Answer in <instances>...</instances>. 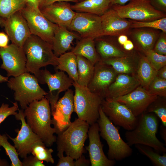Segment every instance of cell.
<instances>
[{
  "label": "cell",
  "mask_w": 166,
  "mask_h": 166,
  "mask_svg": "<svg viewBox=\"0 0 166 166\" xmlns=\"http://www.w3.org/2000/svg\"><path fill=\"white\" fill-rule=\"evenodd\" d=\"M24 113L27 123L32 131L40 138L47 147H50L56 142L57 133L55 128H52L50 105L45 97L35 100L25 109Z\"/></svg>",
  "instance_id": "cell-1"
},
{
  "label": "cell",
  "mask_w": 166,
  "mask_h": 166,
  "mask_svg": "<svg viewBox=\"0 0 166 166\" xmlns=\"http://www.w3.org/2000/svg\"><path fill=\"white\" fill-rule=\"evenodd\" d=\"M158 117L153 113H144L137 117L135 128L125 134L127 143L130 146L141 144L150 146L157 151L165 153V144L157 137Z\"/></svg>",
  "instance_id": "cell-2"
},
{
  "label": "cell",
  "mask_w": 166,
  "mask_h": 166,
  "mask_svg": "<svg viewBox=\"0 0 166 166\" xmlns=\"http://www.w3.org/2000/svg\"><path fill=\"white\" fill-rule=\"evenodd\" d=\"M89 126L86 122L77 118L57 134L56 142L59 158L64 156V152L75 160L82 155Z\"/></svg>",
  "instance_id": "cell-3"
},
{
  "label": "cell",
  "mask_w": 166,
  "mask_h": 166,
  "mask_svg": "<svg viewBox=\"0 0 166 166\" xmlns=\"http://www.w3.org/2000/svg\"><path fill=\"white\" fill-rule=\"evenodd\" d=\"M22 48L26 59V72L33 73L36 77L41 68L58 64L57 57L53 53L52 45L37 36L31 34Z\"/></svg>",
  "instance_id": "cell-4"
},
{
  "label": "cell",
  "mask_w": 166,
  "mask_h": 166,
  "mask_svg": "<svg viewBox=\"0 0 166 166\" xmlns=\"http://www.w3.org/2000/svg\"><path fill=\"white\" fill-rule=\"evenodd\" d=\"M99 113V118L97 122L100 135L106 140L108 146V158L119 161L130 156L132 149L122 139L118 129L103 112L101 106Z\"/></svg>",
  "instance_id": "cell-5"
},
{
  "label": "cell",
  "mask_w": 166,
  "mask_h": 166,
  "mask_svg": "<svg viewBox=\"0 0 166 166\" xmlns=\"http://www.w3.org/2000/svg\"><path fill=\"white\" fill-rule=\"evenodd\" d=\"M34 75L27 72L12 77L8 80L7 85L14 91V99L19 102L22 109L24 110L33 101L44 97L47 92L40 86Z\"/></svg>",
  "instance_id": "cell-6"
},
{
  "label": "cell",
  "mask_w": 166,
  "mask_h": 166,
  "mask_svg": "<svg viewBox=\"0 0 166 166\" xmlns=\"http://www.w3.org/2000/svg\"><path fill=\"white\" fill-rule=\"evenodd\" d=\"M74 112L79 119L90 125L97 122L99 118V109L102 99L99 95L90 91L87 87L74 82Z\"/></svg>",
  "instance_id": "cell-7"
},
{
  "label": "cell",
  "mask_w": 166,
  "mask_h": 166,
  "mask_svg": "<svg viewBox=\"0 0 166 166\" xmlns=\"http://www.w3.org/2000/svg\"><path fill=\"white\" fill-rule=\"evenodd\" d=\"M111 6L121 17L137 21H150L166 17L164 12L152 6L150 0H131L126 4Z\"/></svg>",
  "instance_id": "cell-8"
},
{
  "label": "cell",
  "mask_w": 166,
  "mask_h": 166,
  "mask_svg": "<svg viewBox=\"0 0 166 166\" xmlns=\"http://www.w3.org/2000/svg\"><path fill=\"white\" fill-rule=\"evenodd\" d=\"M36 77L38 82L46 84L48 86L49 91L45 97L49 102L52 114L58 100L60 93L69 89L74 81L64 71L56 70L55 73L52 74L46 69H40Z\"/></svg>",
  "instance_id": "cell-9"
},
{
  "label": "cell",
  "mask_w": 166,
  "mask_h": 166,
  "mask_svg": "<svg viewBox=\"0 0 166 166\" xmlns=\"http://www.w3.org/2000/svg\"><path fill=\"white\" fill-rule=\"evenodd\" d=\"M20 11L27 22L31 34L52 45L58 25L47 19L40 9H36L26 4Z\"/></svg>",
  "instance_id": "cell-10"
},
{
  "label": "cell",
  "mask_w": 166,
  "mask_h": 166,
  "mask_svg": "<svg viewBox=\"0 0 166 166\" xmlns=\"http://www.w3.org/2000/svg\"><path fill=\"white\" fill-rule=\"evenodd\" d=\"M101 107L105 115L115 125L122 127L127 131L133 130L137 121L131 111L125 105L113 99H102Z\"/></svg>",
  "instance_id": "cell-11"
},
{
  "label": "cell",
  "mask_w": 166,
  "mask_h": 166,
  "mask_svg": "<svg viewBox=\"0 0 166 166\" xmlns=\"http://www.w3.org/2000/svg\"><path fill=\"white\" fill-rule=\"evenodd\" d=\"M68 29L78 33L81 38L103 36L101 16L87 13L76 12Z\"/></svg>",
  "instance_id": "cell-12"
},
{
  "label": "cell",
  "mask_w": 166,
  "mask_h": 166,
  "mask_svg": "<svg viewBox=\"0 0 166 166\" xmlns=\"http://www.w3.org/2000/svg\"><path fill=\"white\" fill-rule=\"evenodd\" d=\"M2 63L1 68L5 70L8 77L26 73V59L23 48L12 43L5 48H0Z\"/></svg>",
  "instance_id": "cell-13"
},
{
  "label": "cell",
  "mask_w": 166,
  "mask_h": 166,
  "mask_svg": "<svg viewBox=\"0 0 166 166\" xmlns=\"http://www.w3.org/2000/svg\"><path fill=\"white\" fill-rule=\"evenodd\" d=\"M0 26L4 29L12 43L22 48L31 34L20 11L7 17H0Z\"/></svg>",
  "instance_id": "cell-14"
},
{
  "label": "cell",
  "mask_w": 166,
  "mask_h": 166,
  "mask_svg": "<svg viewBox=\"0 0 166 166\" xmlns=\"http://www.w3.org/2000/svg\"><path fill=\"white\" fill-rule=\"evenodd\" d=\"M18 113L14 116L17 120L21 121V128L20 130H16L18 134L14 138L6 134L8 138L13 142L19 156L22 158H24L31 153L33 145L37 142L42 140L26 122L24 110L18 108Z\"/></svg>",
  "instance_id": "cell-15"
},
{
  "label": "cell",
  "mask_w": 166,
  "mask_h": 166,
  "mask_svg": "<svg viewBox=\"0 0 166 166\" xmlns=\"http://www.w3.org/2000/svg\"><path fill=\"white\" fill-rule=\"evenodd\" d=\"M118 74L111 66L100 60L94 64L93 75L87 87L104 99L109 86Z\"/></svg>",
  "instance_id": "cell-16"
},
{
  "label": "cell",
  "mask_w": 166,
  "mask_h": 166,
  "mask_svg": "<svg viewBox=\"0 0 166 166\" xmlns=\"http://www.w3.org/2000/svg\"><path fill=\"white\" fill-rule=\"evenodd\" d=\"M158 97L140 85L130 93L113 99L126 106L137 117L144 113Z\"/></svg>",
  "instance_id": "cell-17"
},
{
  "label": "cell",
  "mask_w": 166,
  "mask_h": 166,
  "mask_svg": "<svg viewBox=\"0 0 166 166\" xmlns=\"http://www.w3.org/2000/svg\"><path fill=\"white\" fill-rule=\"evenodd\" d=\"M74 94L72 89L65 91L64 96L58 100L51 114L53 124L57 130V134L65 130L72 123L71 116L74 112Z\"/></svg>",
  "instance_id": "cell-18"
},
{
  "label": "cell",
  "mask_w": 166,
  "mask_h": 166,
  "mask_svg": "<svg viewBox=\"0 0 166 166\" xmlns=\"http://www.w3.org/2000/svg\"><path fill=\"white\" fill-rule=\"evenodd\" d=\"M88 135L89 144L86 147V149L89 152L91 166H113L115 164V161L109 159L103 151L97 122L90 125Z\"/></svg>",
  "instance_id": "cell-19"
},
{
  "label": "cell",
  "mask_w": 166,
  "mask_h": 166,
  "mask_svg": "<svg viewBox=\"0 0 166 166\" xmlns=\"http://www.w3.org/2000/svg\"><path fill=\"white\" fill-rule=\"evenodd\" d=\"M44 16L51 22L68 29L76 12L68 2H57L40 8Z\"/></svg>",
  "instance_id": "cell-20"
},
{
  "label": "cell",
  "mask_w": 166,
  "mask_h": 166,
  "mask_svg": "<svg viewBox=\"0 0 166 166\" xmlns=\"http://www.w3.org/2000/svg\"><path fill=\"white\" fill-rule=\"evenodd\" d=\"M103 36H119L129 33L132 23L120 17L112 8L101 16Z\"/></svg>",
  "instance_id": "cell-21"
},
{
  "label": "cell",
  "mask_w": 166,
  "mask_h": 166,
  "mask_svg": "<svg viewBox=\"0 0 166 166\" xmlns=\"http://www.w3.org/2000/svg\"><path fill=\"white\" fill-rule=\"evenodd\" d=\"M140 85V84L136 77L127 74H118L109 86L105 98L114 99L124 96Z\"/></svg>",
  "instance_id": "cell-22"
},
{
  "label": "cell",
  "mask_w": 166,
  "mask_h": 166,
  "mask_svg": "<svg viewBox=\"0 0 166 166\" xmlns=\"http://www.w3.org/2000/svg\"><path fill=\"white\" fill-rule=\"evenodd\" d=\"M81 38L66 28L58 26L54 33L52 44L54 54L58 57L66 52L71 49V45L74 40H80Z\"/></svg>",
  "instance_id": "cell-23"
},
{
  "label": "cell",
  "mask_w": 166,
  "mask_h": 166,
  "mask_svg": "<svg viewBox=\"0 0 166 166\" xmlns=\"http://www.w3.org/2000/svg\"><path fill=\"white\" fill-rule=\"evenodd\" d=\"M111 0H84L71 5L76 12H85L101 16L109 9Z\"/></svg>",
  "instance_id": "cell-24"
},
{
  "label": "cell",
  "mask_w": 166,
  "mask_h": 166,
  "mask_svg": "<svg viewBox=\"0 0 166 166\" xmlns=\"http://www.w3.org/2000/svg\"><path fill=\"white\" fill-rule=\"evenodd\" d=\"M158 34L153 30L136 28L132 33L136 47L144 53L153 49L158 38Z\"/></svg>",
  "instance_id": "cell-25"
},
{
  "label": "cell",
  "mask_w": 166,
  "mask_h": 166,
  "mask_svg": "<svg viewBox=\"0 0 166 166\" xmlns=\"http://www.w3.org/2000/svg\"><path fill=\"white\" fill-rule=\"evenodd\" d=\"M94 40L91 38H81L71 51L76 56H82L95 64L100 60V58Z\"/></svg>",
  "instance_id": "cell-26"
},
{
  "label": "cell",
  "mask_w": 166,
  "mask_h": 166,
  "mask_svg": "<svg viewBox=\"0 0 166 166\" xmlns=\"http://www.w3.org/2000/svg\"><path fill=\"white\" fill-rule=\"evenodd\" d=\"M56 70L65 72L74 82L78 79L77 56L72 51L66 52L57 57Z\"/></svg>",
  "instance_id": "cell-27"
},
{
  "label": "cell",
  "mask_w": 166,
  "mask_h": 166,
  "mask_svg": "<svg viewBox=\"0 0 166 166\" xmlns=\"http://www.w3.org/2000/svg\"><path fill=\"white\" fill-rule=\"evenodd\" d=\"M136 77L140 85L147 90L148 86L156 76L157 71L150 64L145 56L140 57L136 69Z\"/></svg>",
  "instance_id": "cell-28"
},
{
  "label": "cell",
  "mask_w": 166,
  "mask_h": 166,
  "mask_svg": "<svg viewBox=\"0 0 166 166\" xmlns=\"http://www.w3.org/2000/svg\"><path fill=\"white\" fill-rule=\"evenodd\" d=\"M95 45L100 60L121 57L129 55L126 52L106 40H97L95 43Z\"/></svg>",
  "instance_id": "cell-29"
},
{
  "label": "cell",
  "mask_w": 166,
  "mask_h": 166,
  "mask_svg": "<svg viewBox=\"0 0 166 166\" xmlns=\"http://www.w3.org/2000/svg\"><path fill=\"white\" fill-rule=\"evenodd\" d=\"M78 79L77 83L87 87L93 74L94 64L85 58L77 56Z\"/></svg>",
  "instance_id": "cell-30"
},
{
  "label": "cell",
  "mask_w": 166,
  "mask_h": 166,
  "mask_svg": "<svg viewBox=\"0 0 166 166\" xmlns=\"http://www.w3.org/2000/svg\"><path fill=\"white\" fill-rule=\"evenodd\" d=\"M100 61L105 64L111 66L118 74H124L134 76L136 68L134 62L129 55Z\"/></svg>",
  "instance_id": "cell-31"
},
{
  "label": "cell",
  "mask_w": 166,
  "mask_h": 166,
  "mask_svg": "<svg viewBox=\"0 0 166 166\" xmlns=\"http://www.w3.org/2000/svg\"><path fill=\"white\" fill-rule=\"evenodd\" d=\"M26 5L25 0H0V17H8L21 10Z\"/></svg>",
  "instance_id": "cell-32"
},
{
  "label": "cell",
  "mask_w": 166,
  "mask_h": 166,
  "mask_svg": "<svg viewBox=\"0 0 166 166\" xmlns=\"http://www.w3.org/2000/svg\"><path fill=\"white\" fill-rule=\"evenodd\" d=\"M135 147L140 152L148 157L155 166H166L165 152L163 155H161L155 152L152 148L143 144H136Z\"/></svg>",
  "instance_id": "cell-33"
},
{
  "label": "cell",
  "mask_w": 166,
  "mask_h": 166,
  "mask_svg": "<svg viewBox=\"0 0 166 166\" xmlns=\"http://www.w3.org/2000/svg\"><path fill=\"white\" fill-rule=\"evenodd\" d=\"M53 152V149L47 148L45 144L42 141H40L33 145L31 153L40 160L53 164L54 160L52 156Z\"/></svg>",
  "instance_id": "cell-34"
},
{
  "label": "cell",
  "mask_w": 166,
  "mask_h": 166,
  "mask_svg": "<svg viewBox=\"0 0 166 166\" xmlns=\"http://www.w3.org/2000/svg\"><path fill=\"white\" fill-rule=\"evenodd\" d=\"M8 138L6 134H0V147H2L5 149L6 155L11 160V166H22V162L19 159L16 148L8 141Z\"/></svg>",
  "instance_id": "cell-35"
},
{
  "label": "cell",
  "mask_w": 166,
  "mask_h": 166,
  "mask_svg": "<svg viewBox=\"0 0 166 166\" xmlns=\"http://www.w3.org/2000/svg\"><path fill=\"white\" fill-rule=\"evenodd\" d=\"M131 28H151L161 30L166 33V17L155 20L148 22H139L134 20L131 21Z\"/></svg>",
  "instance_id": "cell-36"
},
{
  "label": "cell",
  "mask_w": 166,
  "mask_h": 166,
  "mask_svg": "<svg viewBox=\"0 0 166 166\" xmlns=\"http://www.w3.org/2000/svg\"><path fill=\"white\" fill-rule=\"evenodd\" d=\"M144 113H154L160 119L162 124L166 126V107L165 101L160 102L158 101L157 98L149 106Z\"/></svg>",
  "instance_id": "cell-37"
},
{
  "label": "cell",
  "mask_w": 166,
  "mask_h": 166,
  "mask_svg": "<svg viewBox=\"0 0 166 166\" xmlns=\"http://www.w3.org/2000/svg\"><path fill=\"white\" fill-rule=\"evenodd\" d=\"M147 90L151 94L166 97V79L156 76L149 84Z\"/></svg>",
  "instance_id": "cell-38"
},
{
  "label": "cell",
  "mask_w": 166,
  "mask_h": 166,
  "mask_svg": "<svg viewBox=\"0 0 166 166\" xmlns=\"http://www.w3.org/2000/svg\"><path fill=\"white\" fill-rule=\"evenodd\" d=\"M144 53L149 63L156 71L166 65V55L158 54L152 49L149 50Z\"/></svg>",
  "instance_id": "cell-39"
},
{
  "label": "cell",
  "mask_w": 166,
  "mask_h": 166,
  "mask_svg": "<svg viewBox=\"0 0 166 166\" xmlns=\"http://www.w3.org/2000/svg\"><path fill=\"white\" fill-rule=\"evenodd\" d=\"M13 105L9 107L7 104L3 103L0 107V124L8 117L10 116L15 115L17 113L18 107L17 101L13 103Z\"/></svg>",
  "instance_id": "cell-40"
},
{
  "label": "cell",
  "mask_w": 166,
  "mask_h": 166,
  "mask_svg": "<svg viewBox=\"0 0 166 166\" xmlns=\"http://www.w3.org/2000/svg\"><path fill=\"white\" fill-rule=\"evenodd\" d=\"M166 33L163 32L160 34L153 50L158 54L166 55Z\"/></svg>",
  "instance_id": "cell-41"
},
{
  "label": "cell",
  "mask_w": 166,
  "mask_h": 166,
  "mask_svg": "<svg viewBox=\"0 0 166 166\" xmlns=\"http://www.w3.org/2000/svg\"><path fill=\"white\" fill-rule=\"evenodd\" d=\"M22 166H45L43 162L39 160L34 156H27L23 158Z\"/></svg>",
  "instance_id": "cell-42"
},
{
  "label": "cell",
  "mask_w": 166,
  "mask_h": 166,
  "mask_svg": "<svg viewBox=\"0 0 166 166\" xmlns=\"http://www.w3.org/2000/svg\"><path fill=\"white\" fill-rule=\"evenodd\" d=\"M57 166H75V161L71 156H63L59 158Z\"/></svg>",
  "instance_id": "cell-43"
},
{
  "label": "cell",
  "mask_w": 166,
  "mask_h": 166,
  "mask_svg": "<svg viewBox=\"0 0 166 166\" xmlns=\"http://www.w3.org/2000/svg\"><path fill=\"white\" fill-rule=\"evenodd\" d=\"M150 1L156 9L164 12H166V0H150Z\"/></svg>",
  "instance_id": "cell-44"
},
{
  "label": "cell",
  "mask_w": 166,
  "mask_h": 166,
  "mask_svg": "<svg viewBox=\"0 0 166 166\" xmlns=\"http://www.w3.org/2000/svg\"><path fill=\"white\" fill-rule=\"evenodd\" d=\"M10 39L6 33L0 32V48H5L8 45Z\"/></svg>",
  "instance_id": "cell-45"
},
{
  "label": "cell",
  "mask_w": 166,
  "mask_h": 166,
  "mask_svg": "<svg viewBox=\"0 0 166 166\" xmlns=\"http://www.w3.org/2000/svg\"><path fill=\"white\" fill-rule=\"evenodd\" d=\"M90 164V160L86 159L83 155L75 161V166H87Z\"/></svg>",
  "instance_id": "cell-46"
},
{
  "label": "cell",
  "mask_w": 166,
  "mask_h": 166,
  "mask_svg": "<svg viewBox=\"0 0 166 166\" xmlns=\"http://www.w3.org/2000/svg\"><path fill=\"white\" fill-rule=\"evenodd\" d=\"M71 2L75 3L78 2L77 0H44L39 9L42 7L52 4L56 2Z\"/></svg>",
  "instance_id": "cell-47"
},
{
  "label": "cell",
  "mask_w": 166,
  "mask_h": 166,
  "mask_svg": "<svg viewBox=\"0 0 166 166\" xmlns=\"http://www.w3.org/2000/svg\"><path fill=\"white\" fill-rule=\"evenodd\" d=\"M26 4L36 9H39V0H25Z\"/></svg>",
  "instance_id": "cell-48"
},
{
  "label": "cell",
  "mask_w": 166,
  "mask_h": 166,
  "mask_svg": "<svg viewBox=\"0 0 166 166\" xmlns=\"http://www.w3.org/2000/svg\"><path fill=\"white\" fill-rule=\"evenodd\" d=\"M156 76L161 78L166 79V65L163 66L157 71Z\"/></svg>",
  "instance_id": "cell-49"
},
{
  "label": "cell",
  "mask_w": 166,
  "mask_h": 166,
  "mask_svg": "<svg viewBox=\"0 0 166 166\" xmlns=\"http://www.w3.org/2000/svg\"><path fill=\"white\" fill-rule=\"evenodd\" d=\"M123 46L124 49L127 51L131 50L134 47V45L133 42L128 39L123 45Z\"/></svg>",
  "instance_id": "cell-50"
},
{
  "label": "cell",
  "mask_w": 166,
  "mask_h": 166,
  "mask_svg": "<svg viewBox=\"0 0 166 166\" xmlns=\"http://www.w3.org/2000/svg\"><path fill=\"white\" fill-rule=\"evenodd\" d=\"M131 0H111V6L113 5H123Z\"/></svg>",
  "instance_id": "cell-51"
},
{
  "label": "cell",
  "mask_w": 166,
  "mask_h": 166,
  "mask_svg": "<svg viewBox=\"0 0 166 166\" xmlns=\"http://www.w3.org/2000/svg\"><path fill=\"white\" fill-rule=\"evenodd\" d=\"M160 133L162 139L166 143V126L162 124L160 126Z\"/></svg>",
  "instance_id": "cell-52"
},
{
  "label": "cell",
  "mask_w": 166,
  "mask_h": 166,
  "mask_svg": "<svg viewBox=\"0 0 166 166\" xmlns=\"http://www.w3.org/2000/svg\"><path fill=\"white\" fill-rule=\"evenodd\" d=\"M128 40L127 36L124 34H121L119 35L118 38V43L122 45H123Z\"/></svg>",
  "instance_id": "cell-53"
},
{
  "label": "cell",
  "mask_w": 166,
  "mask_h": 166,
  "mask_svg": "<svg viewBox=\"0 0 166 166\" xmlns=\"http://www.w3.org/2000/svg\"><path fill=\"white\" fill-rule=\"evenodd\" d=\"M9 166V164L6 160L0 158V166Z\"/></svg>",
  "instance_id": "cell-54"
},
{
  "label": "cell",
  "mask_w": 166,
  "mask_h": 166,
  "mask_svg": "<svg viewBox=\"0 0 166 166\" xmlns=\"http://www.w3.org/2000/svg\"><path fill=\"white\" fill-rule=\"evenodd\" d=\"M9 77H5L0 74V83L7 82L8 80Z\"/></svg>",
  "instance_id": "cell-55"
},
{
  "label": "cell",
  "mask_w": 166,
  "mask_h": 166,
  "mask_svg": "<svg viewBox=\"0 0 166 166\" xmlns=\"http://www.w3.org/2000/svg\"><path fill=\"white\" fill-rule=\"evenodd\" d=\"M44 0H39V8L41 6Z\"/></svg>",
  "instance_id": "cell-56"
},
{
  "label": "cell",
  "mask_w": 166,
  "mask_h": 166,
  "mask_svg": "<svg viewBox=\"0 0 166 166\" xmlns=\"http://www.w3.org/2000/svg\"><path fill=\"white\" fill-rule=\"evenodd\" d=\"M77 1H78V2H81V1H82L84 0H77Z\"/></svg>",
  "instance_id": "cell-57"
}]
</instances>
